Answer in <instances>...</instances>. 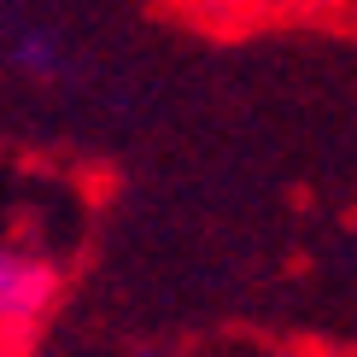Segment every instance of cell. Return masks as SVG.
<instances>
[{
    "mask_svg": "<svg viewBox=\"0 0 357 357\" xmlns=\"http://www.w3.org/2000/svg\"><path fill=\"white\" fill-rule=\"evenodd\" d=\"M59 270L29 246H0V340H24L53 310Z\"/></svg>",
    "mask_w": 357,
    "mask_h": 357,
    "instance_id": "6da1fadb",
    "label": "cell"
},
{
    "mask_svg": "<svg viewBox=\"0 0 357 357\" xmlns=\"http://www.w3.org/2000/svg\"><path fill=\"white\" fill-rule=\"evenodd\" d=\"M12 65H18L24 77H36V82H53L59 70H65V59H59V47L47 36H24L18 47H12Z\"/></svg>",
    "mask_w": 357,
    "mask_h": 357,
    "instance_id": "7a4b0ae2",
    "label": "cell"
}]
</instances>
